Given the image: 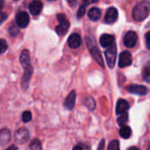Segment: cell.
Wrapping results in <instances>:
<instances>
[{"instance_id": "2", "label": "cell", "mask_w": 150, "mask_h": 150, "mask_svg": "<svg viewBox=\"0 0 150 150\" xmlns=\"http://www.w3.org/2000/svg\"><path fill=\"white\" fill-rule=\"evenodd\" d=\"M105 56L106 59V62L110 68H113L116 62L117 56V46L115 44L111 45L105 52Z\"/></svg>"}, {"instance_id": "9", "label": "cell", "mask_w": 150, "mask_h": 150, "mask_svg": "<svg viewBox=\"0 0 150 150\" xmlns=\"http://www.w3.org/2000/svg\"><path fill=\"white\" fill-rule=\"evenodd\" d=\"M43 4L40 0H33L29 4V11L32 15L37 16L41 12Z\"/></svg>"}, {"instance_id": "28", "label": "cell", "mask_w": 150, "mask_h": 150, "mask_svg": "<svg viewBox=\"0 0 150 150\" xmlns=\"http://www.w3.org/2000/svg\"><path fill=\"white\" fill-rule=\"evenodd\" d=\"M84 14H85V7L83 5H81L79 7V10H78L77 13H76V16H77L78 18H81Z\"/></svg>"}, {"instance_id": "21", "label": "cell", "mask_w": 150, "mask_h": 150, "mask_svg": "<svg viewBox=\"0 0 150 150\" xmlns=\"http://www.w3.org/2000/svg\"><path fill=\"white\" fill-rule=\"evenodd\" d=\"M142 77L143 79L150 83V62H148V64L146 65V67L143 69V74H142Z\"/></svg>"}, {"instance_id": "33", "label": "cell", "mask_w": 150, "mask_h": 150, "mask_svg": "<svg viewBox=\"0 0 150 150\" xmlns=\"http://www.w3.org/2000/svg\"><path fill=\"white\" fill-rule=\"evenodd\" d=\"M104 142H105V141H104V140H102V142H100V145H99V146H98V149H104Z\"/></svg>"}, {"instance_id": "3", "label": "cell", "mask_w": 150, "mask_h": 150, "mask_svg": "<svg viewBox=\"0 0 150 150\" xmlns=\"http://www.w3.org/2000/svg\"><path fill=\"white\" fill-rule=\"evenodd\" d=\"M29 139V133L25 128H19L14 134V140L18 144H25Z\"/></svg>"}, {"instance_id": "36", "label": "cell", "mask_w": 150, "mask_h": 150, "mask_svg": "<svg viewBox=\"0 0 150 150\" xmlns=\"http://www.w3.org/2000/svg\"><path fill=\"white\" fill-rule=\"evenodd\" d=\"M10 149H17V148L15 147V146H11L10 148H8L7 150H10Z\"/></svg>"}, {"instance_id": "16", "label": "cell", "mask_w": 150, "mask_h": 150, "mask_svg": "<svg viewBox=\"0 0 150 150\" xmlns=\"http://www.w3.org/2000/svg\"><path fill=\"white\" fill-rule=\"evenodd\" d=\"M19 60H20V63L21 65L23 66L24 69H27L31 66V59H30V54L27 50H23L21 54H20V57H19Z\"/></svg>"}, {"instance_id": "17", "label": "cell", "mask_w": 150, "mask_h": 150, "mask_svg": "<svg viewBox=\"0 0 150 150\" xmlns=\"http://www.w3.org/2000/svg\"><path fill=\"white\" fill-rule=\"evenodd\" d=\"M33 74V68L30 66L27 69H25V73L23 75L22 77V81H21V86L23 87V89H26L28 84H29V81L31 79Z\"/></svg>"}, {"instance_id": "1", "label": "cell", "mask_w": 150, "mask_h": 150, "mask_svg": "<svg viewBox=\"0 0 150 150\" xmlns=\"http://www.w3.org/2000/svg\"><path fill=\"white\" fill-rule=\"evenodd\" d=\"M150 13V2L148 0L142 1L137 4L133 10L132 15L134 20L142 21L144 20Z\"/></svg>"}, {"instance_id": "23", "label": "cell", "mask_w": 150, "mask_h": 150, "mask_svg": "<svg viewBox=\"0 0 150 150\" xmlns=\"http://www.w3.org/2000/svg\"><path fill=\"white\" fill-rule=\"evenodd\" d=\"M127 120H128V115H127V113H123V114H120V116L118 118V120H117V122H118V124L120 126V127H122V126H124L126 123H127Z\"/></svg>"}, {"instance_id": "24", "label": "cell", "mask_w": 150, "mask_h": 150, "mask_svg": "<svg viewBox=\"0 0 150 150\" xmlns=\"http://www.w3.org/2000/svg\"><path fill=\"white\" fill-rule=\"evenodd\" d=\"M30 149L33 150H39L41 149V144L40 142L38 139H34L32 141L31 144H30Z\"/></svg>"}, {"instance_id": "15", "label": "cell", "mask_w": 150, "mask_h": 150, "mask_svg": "<svg viewBox=\"0 0 150 150\" xmlns=\"http://www.w3.org/2000/svg\"><path fill=\"white\" fill-rule=\"evenodd\" d=\"M90 51H91V54L92 57L95 59V61H96L102 68H104V67H105V63H104V60H103V58H102V55H101V53H100L99 49H98L96 46H94L93 47H91V48L90 49Z\"/></svg>"}, {"instance_id": "27", "label": "cell", "mask_w": 150, "mask_h": 150, "mask_svg": "<svg viewBox=\"0 0 150 150\" xmlns=\"http://www.w3.org/2000/svg\"><path fill=\"white\" fill-rule=\"evenodd\" d=\"M0 43H1V49H0V52H1V54H3V53H4V51L7 49L8 45H7V42L5 41V40H4V39H1Z\"/></svg>"}, {"instance_id": "8", "label": "cell", "mask_w": 150, "mask_h": 150, "mask_svg": "<svg viewBox=\"0 0 150 150\" xmlns=\"http://www.w3.org/2000/svg\"><path fill=\"white\" fill-rule=\"evenodd\" d=\"M118 17H119L118 10L114 7H111L106 11L105 17V21L107 24H112L118 19Z\"/></svg>"}, {"instance_id": "34", "label": "cell", "mask_w": 150, "mask_h": 150, "mask_svg": "<svg viewBox=\"0 0 150 150\" xmlns=\"http://www.w3.org/2000/svg\"><path fill=\"white\" fill-rule=\"evenodd\" d=\"M83 148H84V147H83V146L77 145V146H75V147H74L73 149H83Z\"/></svg>"}, {"instance_id": "19", "label": "cell", "mask_w": 150, "mask_h": 150, "mask_svg": "<svg viewBox=\"0 0 150 150\" xmlns=\"http://www.w3.org/2000/svg\"><path fill=\"white\" fill-rule=\"evenodd\" d=\"M10 139H11L10 131L7 128L2 129V131L0 132V143H1V146H4L6 143H8Z\"/></svg>"}, {"instance_id": "6", "label": "cell", "mask_w": 150, "mask_h": 150, "mask_svg": "<svg viewBox=\"0 0 150 150\" xmlns=\"http://www.w3.org/2000/svg\"><path fill=\"white\" fill-rule=\"evenodd\" d=\"M30 22V18L29 15L27 14V12L25 11H20L16 15V24L21 27V28H25L28 25Z\"/></svg>"}, {"instance_id": "37", "label": "cell", "mask_w": 150, "mask_h": 150, "mask_svg": "<svg viewBox=\"0 0 150 150\" xmlns=\"http://www.w3.org/2000/svg\"><path fill=\"white\" fill-rule=\"evenodd\" d=\"M48 1H54V0H48Z\"/></svg>"}, {"instance_id": "39", "label": "cell", "mask_w": 150, "mask_h": 150, "mask_svg": "<svg viewBox=\"0 0 150 150\" xmlns=\"http://www.w3.org/2000/svg\"><path fill=\"white\" fill-rule=\"evenodd\" d=\"M15 1H17V0H15Z\"/></svg>"}, {"instance_id": "31", "label": "cell", "mask_w": 150, "mask_h": 150, "mask_svg": "<svg viewBox=\"0 0 150 150\" xmlns=\"http://www.w3.org/2000/svg\"><path fill=\"white\" fill-rule=\"evenodd\" d=\"M65 18H66V17H65L64 14H62V13L57 14V19H58V21H62V20H63Z\"/></svg>"}, {"instance_id": "32", "label": "cell", "mask_w": 150, "mask_h": 150, "mask_svg": "<svg viewBox=\"0 0 150 150\" xmlns=\"http://www.w3.org/2000/svg\"><path fill=\"white\" fill-rule=\"evenodd\" d=\"M67 2L69 3V5L73 6V5H75V4H76V0H67Z\"/></svg>"}, {"instance_id": "22", "label": "cell", "mask_w": 150, "mask_h": 150, "mask_svg": "<svg viewBox=\"0 0 150 150\" xmlns=\"http://www.w3.org/2000/svg\"><path fill=\"white\" fill-rule=\"evenodd\" d=\"M84 103H85V105L88 107V109L91 110V111H93V110L95 109V107H96L95 100H94L92 98H86L85 101H84Z\"/></svg>"}, {"instance_id": "35", "label": "cell", "mask_w": 150, "mask_h": 150, "mask_svg": "<svg viewBox=\"0 0 150 150\" xmlns=\"http://www.w3.org/2000/svg\"><path fill=\"white\" fill-rule=\"evenodd\" d=\"M5 18H6V15L3 12V13H2V20H1V22H3Z\"/></svg>"}, {"instance_id": "30", "label": "cell", "mask_w": 150, "mask_h": 150, "mask_svg": "<svg viewBox=\"0 0 150 150\" xmlns=\"http://www.w3.org/2000/svg\"><path fill=\"white\" fill-rule=\"evenodd\" d=\"M146 42H147V47L150 49V31L146 33Z\"/></svg>"}, {"instance_id": "20", "label": "cell", "mask_w": 150, "mask_h": 150, "mask_svg": "<svg viewBox=\"0 0 150 150\" xmlns=\"http://www.w3.org/2000/svg\"><path fill=\"white\" fill-rule=\"evenodd\" d=\"M132 134L131 128L128 126H122L121 128L120 129V135L123 138V139H128L130 137Z\"/></svg>"}, {"instance_id": "26", "label": "cell", "mask_w": 150, "mask_h": 150, "mask_svg": "<svg viewBox=\"0 0 150 150\" xmlns=\"http://www.w3.org/2000/svg\"><path fill=\"white\" fill-rule=\"evenodd\" d=\"M31 120H32V113L30 112H28V111L24 112L23 114H22V120H23V122L27 123Z\"/></svg>"}, {"instance_id": "11", "label": "cell", "mask_w": 150, "mask_h": 150, "mask_svg": "<svg viewBox=\"0 0 150 150\" xmlns=\"http://www.w3.org/2000/svg\"><path fill=\"white\" fill-rule=\"evenodd\" d=\"M129 104L127 100L125 99H120L117 103L116 105V113L118 115L123 114L125 112H127L129 109Z\"/></svg>"}, {"instance_id": "10", "label": "cell", "mask_w": 150, "mask_h": 150, "mask_svg": "<svg viewBox=\"0 0 150 150\" xmlns=\"http://www.w3.org/2000/svg\"><path fill=\"white\" fill-rule=\"evenodd\" d=\"M81 43H82V39L80 37V35L77 33H72L68 39V44H69V47H71V48L79 47Z\"/></svg>"}, {"instance_id": "12", "label": "cell", "mask_w": 150, "mask_h": 150, "mask_svg": "<svg viewBox=\"0 0 150 150\" xmlns=\"http://www.w3.org/2000/svg\"><path fill=\"white\" fill-rule=\"evenodd\" d=\"M76 94L75 91H72L66 98L65 102H64V106L68 110H72L74 108L75 104H76Z\"/></svg>"}, {"instance_id": "7", "label": "cell", "mask_w": 150, "mask_h": 150, "mask_svg": "<svg viewBox=\"0 0 150 150\" xmlns=\"http://www.w3.org/2000/svg\"><path fill=\"white\" fill-rule=\"evenodd\" d=\"M127 90L130 93L140 95V96H145L149 92V90L147 87L143 85H139V84H131L127 88Z\"/></svg>"}, {"instance_id": "14", "label": "cell", "mask_w": 150, "mask_h": 150, "mask_svg": "<svg viewBox=\"0 0 150 150\" xmlns=\"http://www.w3.org/2000/svg\"><path fill=\"white\" fill-rule=\"evenodd\" d=\"M113 42H114V37L108 33H105V34L101 35V37L99 39V43L103 47H110L111 45L113 44Z\"/></svg>"}, {"instance_id": "29", "label": "cell", "mask_w": 150, "mask_h": 150, "mask_svg": "<svg viewBox=\"0 0 150 150\" xmlns=\"http://www.w3.org/2000/svg\"><path fill=\"white\" fill-rule=\"evenodd\" d=\"M9 33H10V34H11V36H15V35L18 33V29L16 26L12 25V26H11V27L9 28Z\"/></svg>"}, {"instance_id": "5", "label": "cell", "mask_w": 150, "mask_h": 150, "mask_svg": "<svg viewBox=\"0 0 150 150\" xmlns=\"http://www.w3.org/2000/svg\"><path fill=\"white\" fill-rule=\"evenodd\" d=\"M138 40L137 33L134 31H129L125 34L124 37V44L127 47H134Z\"/></svg>"}, {"instance_id": "18", "label": "cell", "mask_w": 150, "mask_h": 150, "mask_svg": "<svg viewBox=\"0 0 150 150\" xmlns=\"http://www.w3.org/2000/svg\"><path fill=\"white\" fill-rule=\"evenodd\" d=\"M88 17L92 21H97L101 17V10L97 8V7H93L91 8L89 12H88Z\"/></svg>"}, {"instance_id": "38", "label": "cell", "mask_w": 150, "mask_h": 150, "mask_svg": "<svg viewBox=\"0 0 150 150\" xmlns=\"http://www.w3.org/2000/svg\"><path fill=\"white\" fill-rule=\"evenodd\" d=\"M149 149H150V146H149Z\"/></svg>"}, {"instance_id": "25", "label": "cell", "mask_w": 150, "mask_h": 150, "mask_svg": "<svg viewBox=\"0 0 150 150\" xmlns=\"http://www.w3.org/2000/svg\"><path fill=\"white\" fill-rule=\"evenodd\" d=\"M107 149H108L109 150L120 149V143H119V142H118L117 140H113V141H112V142L109 143V145H108Z\"/></svg>"}, {"instance_id": "4", "label": "cell", "mask_w": 150, "mask_h": 150, "mask_svg": "<svg viewBox=\"0 0 150 150\" xmlns=\"http://www.w3.org/2000/svg\"><path fill=\"white\" fill-rule=\"evenodd\" d=\"M133 62V58L132 54L128 51H123L120 54V59H119V67L123 69L126 67H128L132 64Z\"/></svg>"}, {"instance_id": "13", "label": "cell", "mask_w": 150, "mask_h": 150, "mask_svg": "<svg viewBox=\"0 0 150 150\" xmlns=\"http://www.w3.org/2000/svg\"><path fill=\"white\" fill-rule=\"evenodd\" d=\"M59 23L60 24L55 27V31L58 35H64L69 28V22L65 18L62 21H59Z\"/></svg>"}]
</instances>
